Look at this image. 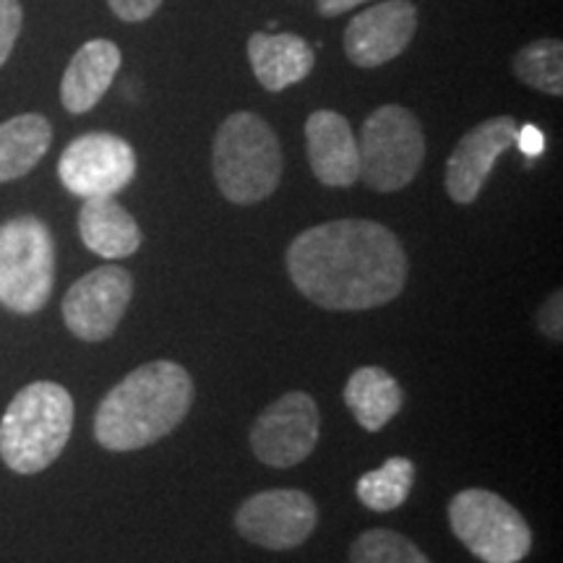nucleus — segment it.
Instances as JSON below:
<instances>
[{"label":"nucleus","mask_w":563,"mask_h":563,"mask_svg":"<svg viewBox=\"0 0 563 563\" xmlns=\"http://www.w3.org/2000/svg\"><path fill=\"white\" fill-rule=\"evenodd\" d=\"M344 402L368 433H378L386 422L397 418L405 405V391L389 371L378 365H363L344 386Z\"/></svg>","instance_id":"nucleus-18"},{"label":"nucleus","mask_w":563,"mask_h":563,"mask_svg":"<svg viewBox=\"0 0 563 563\" xmlns=\"http://www.w3.org/2000/svg\"><path fill=\"white\" fill-rule=\"evenodd\" d=\"M350 563H431V559L402 532L368 530L352 543Z\"/></svg>","instance_id":"nucleus-22"},{"label":"nucleus","mask_w":563,"mask_h":563,"mask_svg":"<svg viewBox=\"0 0 563 563\" xmlns=\"http://www.w3.org/2000/svg\"><path fill=\"white\" fill-rule=\"evenodd\" d=\"M321 435V412L311 394L290 391L258 415L251 428V449L269 467L287 470L313 454Z\"/></svg>","instance_id":"nucleus-9"},{"label":"nucleus","mask_w":563,"mask_h":563,"mask_svg":"<svg viewBox=\"0 0 563 563\" xmlns=\"http://www.w3.org/2000/svg\"><path fill=\"white\" fill-rule=\"evenodd\" d=\"M74 431L66 386L34 382L11 399L0 420V460L19 475H37L58 460Z\"/></svg>","instance_id":"nucleus-3"},{"label":"nucleus","mask_w":563,"mask_h":563,"mask_svg":"<svg viewBox=\"0 0 563 563\" xmlns=\"http://www.w3.org/2000/svg\"><path fill=\"white\" fill-rule=\"evenodd\" d=\"M58 178L79 199L115 196L136 178V152L115 133H84L60 154Z\"/></svg>","instance_id":"nucleus-8"},{"label":"nucleus","mask_w":563,"mask_h":563,"mask_svg":"<svg viewBox=\"0 0 563 563\" xmlns=\"http://www.w3.org/2000/svg\"><path fill=\"white\" fill-rule=\"evenodd\" d=\"M363 3H368V0H319V5H316V9H319L321 16L332 19V16H342L344 11L357 9V5H363Z\"/></svg>","instance_id":"nucleus-27"},{"label":"nucleus","mask_w":563,"mask_h":563,"mask_svg":"<svg viewBox=\"0 0 563 563\" xmlns=\"http://www.w3.org/2000/svg\"><path fill=\"white\" fill-rule=\"evenodd\" d=\"M517 129L519 125L511 115H498L464 133L460 144L454 146L452 157L446 162V175H443L449 199L456 203L477 201L496 159L517 139Z\"/></svg>","instance_id":"nucleus-13"},{"label":"nucleus","mask_w":563,"mask_h":563,"mask_svg":"<svg viewBox=\"0 0 563 563\" xmlns=\"http://www.w3.org/2000/svg\"><path fill=\"white\" fill-rule=\"evenodd\" d=\"M194 378L173 361H152L131 371L102 399L95 439L108 452H136L173 433L191 412Z\"/></svg>","instance_id":"nucleus-2"},{"label":"nucleus","mask_w":563,"mask_h":563,"mask_svg":"<svg viewBox=\"0 0 563 563\" xmlns=\"http://www.w3.org/2000/svg\"><path fill=\"white\" fill-rule=\"evenodd\" d=\"M110 11L115 13L121 21H129V24H139V21L152 19L162 0H108Z\"/></svg>","instance_id":"nucleus-25"},{"label":"nucleus","mask_w":563,"mask_h":563,"mask_svg":"<svg viewBox=\"0 0 563 563\" xmlns=\"http://www.w3.org/2000/svg\"><path fill=\"white\" fill-rule=\"evenodd\" d=\"M514 144L519 146V152H522L527 159L540 157V154L545 152L543 131H540L538 125H532V123L525 125V129H517V139H514Z\"/></svg>","instance_id":"nucleus-26"},{"label":"nucleus","mask_w":563,"mask_h":563,"mask_svg":"<svg viewBox=\"0 0 563 563\" xmlns=\"http://www.w3.org/2000/svg\"><path fill=\"white\" fill-rule=\"evenodd\" d=\"M53 144V125L40 112L0 123V183L24 178Z\"/></svg>","instance_id":"nucleus-19"},{"label":"nucleus","mask_w":563,"mask_h":563,"mask_svg":"<svg viewBox=\"0 0 563 563\" xmlns=\"http://www.w3.org/2000/svg\"><path fill=\"white\" fill-rule=\"evenodd\" d=\"M79 235L84 245L102 258H129L144 241L139 222L129 214V209L115 201V196L84 199Z\"/></svg>","instance_id":"nucleus-17"},{"label":"nucleus","mask_w":563,"mask_h":563,"mask_svg":"<svg viewBox=\"0 0 563 563\" xmlns=\"http://www.w3.org/2000/svg\"><path fill=\"white\" fill-rule=\"evenodd\" d=\"M292 285L327 311H371L405 290L407 253L384 224L334 220L300 232L287 249Z\"/></svg>","instance_id":"nucleus-1"},{"label":"nucleus","mask_w":563,"mask_h":563,"mask_svg":"<svg viewBox=\"0 0 563 563\" xmlns=\"http://www.w3.org/2000/svg\"><path fill=\"white\" fill-rule=\"evenodd\" d=\"M21 24H24V9L19 0H0V66L11 58Z\"/></svg>","instance_id":"nucleus-23"},{"label":"nucleus","mask_w":563,"mask_h":563,"mask_svg":"<svg viewBox=\"0 0 563 563\" xmlns=\"http://www.w3.org/2000/svg\"><path fill=\"white\" fill-rule=\"evenodd\" d=\"M55 285V243L47 224L21 214L0 224V306L30 316L47 306Z\"/></svg>","instance_id":"nucleus-5"},{"label":"nucleus","mask_w":563,"mask_h":563,"mask_svg":"<svg viewBox=\"0 0 563 563\" xmlns=\"http://www.w3.org/2000/svg\"><path fill=\"white\" fill-rule=\"evenodd\" d=\"M514 76L543 95H563V45L559 40H538L525 45L511 60Z\"/></svg>","instance_id":"nucleus-21"},{"label":"nucleus","mask_w":563,"mask_h":563,"mask_svg":"<svg viewBox=\"0 0 563 563\" xmlns=\"http://www.w3.org/2000/svg\"><path fill=\"white\" fill-rule=\"evenodd\" d=\"M361 178L378 194L410 186L426 162V133L412 110L382 104L365 118L361 141Z\"/></svg>","instance_id":"nucleus-6"},{"label":"nucleus","mask_w":563,"mask_h":563,"mask_svg":"<svg viewBox=\"0 0 563 563\" xmlns=\"http://www.w3.org/2000/svg\"><path fill=\"white\" fill-rule=\"evenodd\" d=\"M133 298V277L123 266H100L84 274L63 298V321L84 342H102L115 334Z\"/></svg>","instance_id":"nucleus-11"},{"label":"nucleus","mask_w":563,"mask_h":563,"mask_svg":"<svg viewBox=\"0 0 563 563\" xmlns=\"http://www.w3.org/2000/svg\"><path fill=\"white\" fill-rule=\"evenodd\" d=\"M282 165L277 133L256 112H232L217 129L211 170L228 201L249 207L269 199L282 180Z\"/></svg>","instance_id":"nucleus-4"},{"label":"nucleus","mask_w":563,"mask_h":563,"mask_svg":"<svg viewBox=\"0 0 563 563\" xmlns=\"http://www.w3.org/2000/svg\"><path fill=\"white\" fill-rule=\"evenodd\" d=\"M538 329L551 342H561L563 336V295L555 290L538 311Z\"/></svg>","instance_id":"nucleus-24"},{"label":"nucleus","mask_w":563,"mask_h":563,"mask_svg":"<svg viewBox=\"0 0 563 563\" xmlns=\"http://www.w3.org/2000/svg\"><path fill=\"white\" fill-rule=\"evenodd\" d=\"M249 60L258 84L266 91L290 89L300 84L316 66V55L298 34L256 32L249 40Z\"/></svg>","instance_id":"nucleus-16"},{"label":"nucleus","mask_w":563,"mask_h":563,"mask_svg":"<svg viewBox=\"0 0 563 563\" xmlns=\"http://www.w3.org/2000/svg\"><path fill=\"white\" fill-rule=\"evenodd\" d=\"M319 525V506L295 488L262 490L235 511V527L249 543L266 551H292L311 538Z\"/></svg>","instance_id":"nucleus-10"},{"label":"nucleus","mask_w":563,"mask_h":563,"mask_svg":"<svg viewBox=\"0 0 563 563\" xmlns=\"http://www.w3.org/2000/svg\"><path fill=\"white\" fill-rule=\"evenodd\" d=\"M121 47L110 40H89L70 58L60 81V102L74 115L95 110L108 95L110 84L121 70Z\"/></svg>","instance_id":"nucleus-15"},{"label":"nucleus","mask_w":563,"mask_h":563,"mask_svg":"<svg viewBox=\"0 0 563 563\" xmlns=\"http://www.w3.org/2000/svg\"><path fill=\"white\" fill-rule=\"evenodd\" d=\"M415 483V464L407 456H391L382 467L365 473L357 481V498L371 511L386 514L399 509L410 498Z\"/></svg>","instance_id":"nucleus-20"},{"label":"nucleus","mask_w":563,"mask_h":563,"mask_svg":"<svg viewBox=\"0 0 563 563\" xmlns=\"http://www.w3.org/2000/svg\"><path fill=\"white\" fill-rule=\"evenodd\" d=\"M449 525L456 540L483 563H519L532 551L527 519L493 490L456 493L449 504Z\"/></svg>","instance_id":"nucleus-7"},{"label":"nucleus","mask_w":563,"mask_h":563,"mask_svg":"<svg viewBox=\"0 0 563 563\" xmlns=\"http://www.w3.org/2000/svg\"><path fill=\"white\" fill-rule=\"evenodd\" d=\"M306 150L316 180L350 188L361 180V150L352 125L334 110H316L306 123Z\"/></svg>","instance_id":"nucleus-14"},{"label":"nucleus","mask_w":563,"mask_h":563,"mask_svg":"<svg viewBox=\"0 0 563 563\" xmlns=\"http://www.w3.org/2000/svg\"><path fill=\"white\" fill-rule=\"evenodd\" d=\"M418 32V9L410 0H382L357 13L344 30V53L357 68H378L399 58Z\"/></svg>","instance_id":"nucleus-12"}]
</instances>
